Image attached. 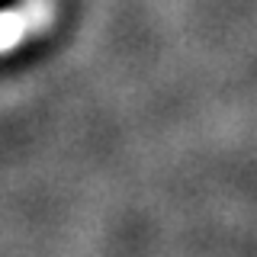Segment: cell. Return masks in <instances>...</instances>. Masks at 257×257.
<instances>
[{
	"instance_id": "6da1fadb",
	"label": "cell",
	"mask_w": 257,
	"mask_h": 257,
	"mask_svg": "<svg viewBox=\"0 0 257 257\" xmlns=\"http://www.w3.org/2000/svg\"><path fill=\"white\" fill-rule=\"evenodd\" d=\"M58 4L55 0H20L16 7L0 10V55H10L23 42L42 36L55 23Z\"/></svg>"
}]
</instances>
